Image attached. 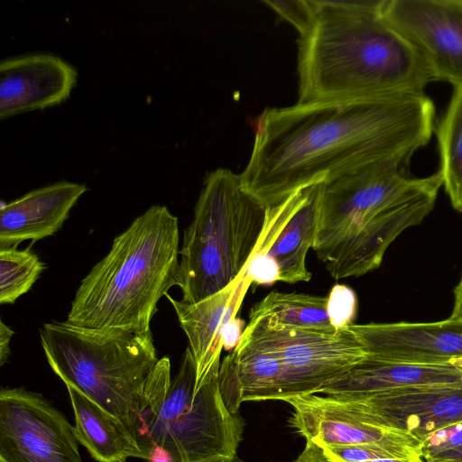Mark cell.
<instances>
[{
    "label": "cell",
    "mask_w": 462,
    "mask_h": 462,
    "mask_svg": "<svg viewBox=\"0 0 462 462\" xmlns=\"http://www.w3.org/2000/svg\"><path fill=\"white\" fill-rule=\"evenodd\" d=\"M435 115L425 94L267 107L255 120L242 186L269 209L299 189L365 168L405 169L430 140Z\"/></svg>",
    "instance_id": "6da1fadb"
},
{
    "label": "cell",
    "mask_w": 462,
    "mask_h": 462,
    "mask_svg": "<svg viewBox=\"0 0 462 462\" xmlns=\"http://www.w3.org/2000/svg\"><path fill=\"white\" fill-rule=\"evenodd\" d=\"M312 2V24L297 41L298 102L425 94L430 71L383 16L384 0Z\"/></svg>",
    "instance_id": "7a4b0ae2"
},
{
    "label": "cell",
    "mask_w": 462,
    "mask_h": 462,
    "mask_svg": "<svg viewBox=\"0 0 462 462\" xmlns=\"http://www.w3.org/2000/svg\"><path fill=\"white\" fill-rule=\"evenodd\" d=\"M442 178L379 164L322 183L312 249L335 280L378 268L389 245L433 209Z\"/></svg>",
    "instance_id": "3957f363"
},
{
    "label": "cell",
    "mask_w": 462,
    "mask_h": 462,
    "mask_svg": "<svg viewBox=\"0 0 462 462\" xmlns=\"http://www.w3.org/2000/svg\"><path fill=\"white\" fill-rule=\"evenodd\" d=\"M179 243L178 218L165 206L150 207L81 280L65 321L150 332L159 300L179 284Z\"/></svg>",
    "instance_id": "277c9868"
},
{
    "label": "cell",
    "mask_w": 462,
    "mask_h": 462,
    "mask_svg": "<svg viewBox=\"0 0 462 462\" xmlns=\"http://www.w3.org/2000/svg\"><path fill=\"white\" fill-rule=\"evenodd\" d=\"M220 360L197 382L194 356L188 346L176 375L168 356L158 360L145 384L136 427L137 442L146 459L160 447L172 462H235L244 422L222 398Z\"/></svg>",
    "instance_id": "5b68a950"
},
{
    "label": "cell",
    "mask_w": 462,
    "mask_h": 462,
    "mask_svg": "<svg viewBox=\"0 0 462 462\" xmlns=\"http://www.w3.org/2000/svg\"><path fill=\"white\" fill-rule=\"evenodd\" d=\"M40 339L51 368L65 385L119 420L137 441L145 384L159 360L152 331L139 334L55 321L42 325Z\"/></svg>",
    "instance_id": "8992f818"
},
{
    "label": "cell",
    "mask_w": 462,
    "mask_h": 462,
    "mask_svg": "<svg viewBox=\"0 0 462 462\" xmlns=\"http://www.w3.org/2000/svg\"><path fill=\"white\" fill-rule=\"evenodd\" d=\"M266 208L226 168L203 182L179 252L183 302L195 303L228 287L246 268L262 233Z\"/></svg>",
    "instance_id": "52a82bcc"
},
{
    "label": "cell",
    "mask_w": 462,
    "mask_h": 462,
    "mask_svg": "<svg viewBox=\"0 0 462 462\" xmlns=\"http://www.w3.org/2000/svg\"><path fill=\"white\" fill-rule=\"evenodd\" d=\"M244 331L279 358L284 402L317 394L366 355L348 327L328 333L282 327L259 318L250 319Z\"/></svg>",
    "instance_id": "ba28073f"
},
{
    "label": "cell",
    "mask_w": 462,
    "mask_h": 462,
    "mask_svg": "<svg viewBox=\"0 0 462 462\" xmlns=\"http://www.w3.org/2000/svg\"><path fill=\"white\" fill-rule=\"evenodd\" d=\"M321 185L299 189L280 206L266 210L262 233L244 271L252 284L311 279L306 257L315 241Z\"/></svg>",
    "instance_id": "9c48e42d"
},
{
    "label": "cell",
    "mask_w": 462,
    "mask_h": 462,
    "mask_svg": "<svg viewBox=\"0 0 462 462\" xmlns=\"http://www.w3.org/2000/svg\"><path fill=\"white\" fill-rule=\"evenodd\" d=\"M0 462H82L75 427L41 393L3 387Z\"/></svg>",
    "instance_id": "30bf717a"
},
{
    "label": "cell",
    "mask_w": 462,
    "mask_h": 462,
    "mask_svg": "<svg viewBox=\"0 0 462 462\" xmlns=\"http://www.w3.org/2000/svg\"><path fill=\"white\" fill-rule=\"evenodd\" d=\"M382 14L415 46L433 80L462 86V0H384Z\"/></svg>",
    "instance_id": "8fae6325"
},
{
    "label": "cell",
    "mask_w": 462,
    "mask_h": 462,
    "mask_svg": "<svg viewBox=\"0 0 462 462\" xmlns=\"http://www.w3.org/2000/svg\"><path fill=\"white\" fill-rule=\"evenodd\" d=\"M334 399L353 409L367 423L408 433L420 442L433 432L462 420V383L407 387Z\"/></svg>",
    "instance_id": "7c38bea8"
},
{
    "label": "cell",
    "mask_w": 462,
    "mask_h": 462,
    "mask_svg": "<svg viewBox=\"0 0 462 462\" xmlns=\"http://www.w3.org/2000/svg\"><path fill=\"white\" fill-rule=\"evenodd\" d=\"M366 354L420 364L462 357V320L369 323L348 327Z\"/></svg>",
    "instance_id": "4fadbf2b"
},
{
    "label": "cell",
    "mask_w": 462,
    "mask_h": 462,
    "mask_svg": "<svg viewBox=\"0 0 462 462\" xmlns=\"http://www.w3.org/2000/svg\"><path fill=\"white\" fill-rule=\"evenodd\" d=\"M77 70L52 53L36 52L0 62V118L44 109L66 100Z\"/></svg>",
    "instance_id": "5bb4252c"
},
{
    "label": "cell",
    "mask_w": 462,
    "mask_h": 462,
    "mask_svg": "<svg viewBox=\"0 0 462 462\" xmlns=\"http://www.w3.org/2000/svg\"><path fill=\"white\" fill-rule=\"evenodd\" d=\"M460 383L462 370L450 363H411L366 354L317 394L346 399L407 387Z\"/></svg>",
    "instance_id": "9a60e30c"
},
{
    "label": "cell",
    "mask_w": 462,
    "mask_h": 462,
    "mask_svg": "<svg viewBox=\"0 0 462 462\" xmlns=\"http://www.w3.org/2000/svg\"><path fill=\"white\" fill-rule=\"evenodd\" d=\"M251 282L243 273L239 279L221 291L195 303L176 300L165 295L172 305L197 367V382L202 381L223 349V331L236 318Z\"/></svg>",
    "instance_id": "2e32d148"
},
{
    "label": "cell",
    "mask_w": 462,
    "mask_h": 462,
    "mask_svg": "<svg viewBox=\"0 0 462 462\" xmlns=\"http://www.w3.org/2000/svg\"><path fill=\"white\" fill-rule=\"evenodd\" d=\"M88 188L66 180L33 189L1 207L0 249L33 242L58 232Z\"/></svg>",
    "instance_id": "e0dca14e"
},
{
    "label": "cell",
    "mask_w": 462,
    "mask_h": 462,
    "mask_svg": "<svg viewBox=\"0 0 462 462\" xmlns=\"http://www.w3.org/2000/svg\"><path fill=\"white\" fill-rule=\"evenodd\" d=\"M282 381L277 356L245 331L235 349L220 363L219 389L233 414H237L245 402L281 401Z\"/></svg>",
    "instance_id": "ac0fdd59"
},
{
    "label": "cell",
    "mask_w": 462,
    "mask_h": 462,
    "mask_svg": "<svg viewBox=\"0 0 462 462\" xmlns=\"http://www.w3.org/2000/svg\"><path fill=\"white\" fill-rule=\"evenodd\" d=\"M75 416L79 442L97 462L146 460L135 439L125 426L79 390L67 386Z\"/></svg>",
    "instance_id": "d6986e66"
},
{
    "label": "cell",
    "mask_w": 462,
    "mask_h": 462,
    "mask_svg": "<svg viewBox=\"0 0 462 462\" xmlns=\"http://www.w3.org/2000/svg\"><path fill=\"white\" fill-rule=\"evenodd\" d=\"M327 305V297L272 291L253 306L249 319L266 318L282 327L334 333L338 329L330 322Z\"/></svg>",
    "instance_id": "ffe728a7"
},
{
    "label": "cell",
    "mask_w": 462,
    "mask_h": 462,
    "mask_svg": "<svg viewBox=\"0 0 462 462\" xmlns=\"http://www.w3.org/2000/svg\"><path fill=\"white\" fill-rule=\"evenodd\" d=\"M436 134L442 186L452 207L462 211V86L454 87Z\"/></svg>",
    "instance_id": "44dd1931"
},
{
    "label": "cell",
    "mask_w": 462,
    "mask_h": 462,
    "mask_svg": "<svg viewBox=\"0 0 462 462\" xmlns=\"http://www.w3.org/2000/svg\"><path fill=\"white\" fill-rule=\"evenodd\" d=\"M45 265L29 247L0 249V303L14 304L28 292Z\"/></svg>",
    "instance_id": "7402d4cb"
},
{
    "label": "cell",
    "mask_w": 462,
    "mask_h": 462,
    "mask_svg": "<svg viewBox=\"0 0 462 462\" xmlns=\"http://www.w3.org/2000/svg\"><path fill=\"white\" fill-rule=\"evenodd\" d=\"M421 442L413 436L399 432L370 443L321 448L332 462H368L384 458L421 456ZM320 448V447H319Z\"/></svg>",
    "instance_id": "603a6c76"
},
{
    "label": "cell",
    "mask_w": 462,
    "mask_h": 462,
    "mask_svg": "<svg viewBox=\"0 0 462 462\" xmlns=\"http://www.w3.org/2000/svg\"><path fill=\"white\" fill-rule=\"evenodd\" d=\"M328 298V314L336 329L346 328L354 324L356 315L357 299L355 291L343 284H336Z\"/></svg>",
    "instance_id": "cb8c5ba5"
},
{
    "label": "cell",
    "mask_w": 462,
    "mask_h": 462,
    "mask_svg": "<svg viewBox=\"0 0 462 462\" xmlns=\"http://www.w3.org/2000/svg\"><path fill=\"white\" fill-rule=\"evenodd\" d=\"M263 3L293 25L300 35L304 34L312 24L315 14L312 0H264Z\"/></svg>",
    "instance_id": "d4e9b609"
},
{
    "label": "cell",
    "mask_w": 462,
    "mask_h": 462,
    "mask_svg": "<svg viewBox=\"0 0 462 462\" xmlns=\"http://www.w3.org/2000/svg\"><path fill=\"white\" fill-rule=\"evenodd\" d=\"M462 446V420L433 432L420 446L421 456L427 460L443 451Z\"/></svg>",
    "instance_id": "484cf974"
},
{
    "label": "cell",
    "mask_w": 462,
    "mask_h": 462,
    "mask_svg": "<svg viewBox=\"0 0 462 462\" xmlns=\"http://www.w3.org/2000/svg\"><path fill=\"white\" fill-rule=\"evenodd\" d=\"M245 321L235 318L230 320L223 331V348L226 351H232L237 346L245 328Z\"/></svg>",
    "instance_id": "4316f807"
},
{
    "label": "cell",
    "mask_w": 462,
    "mask_h": 462,
    "mask_svg": "<svg viewBox=\"0 0 462 462\" xmlns=\"http://www.w3.org/2000/svg\"><path fill=\"white\" fill-rule=\"evenodd\" d=\"M293 462H332L321 448L307 441L304 449Z\"/></svg>",
    "instance_id": "83f0119b"
},
{
    "label": "cell",
    "mask_w": 462,
    "mask_h": 462,
    "mask_svg": "<svg viewBox=\"0 0 462 462\" xmlns=\"http://www.w3.org/2000/svg\"><path fill=\"white\" fill-rule=\"evenodd\" d=\"M14 334V331L10 327L5 325L4 321L0 320V365H4L7 362L11 350L10 340Z\"/></svg>",
    "instance_id": "f1b7e54d"
},
{
    "label": "cell",
    "mask_w": 462,
    "mask_h": 462,
    "mask_svg": "<svg viewBox=\"0 0 462 462\" xmlns=\"http://www.w3.org/2000/svg\"><path fill=\"white\" fill-rule=\"evenodd\" d=\"M450 318L462 320V274L454 289V305Z\"/></svg>",
    "instance_id": "f546056e"
},
{
    "label": "cell",
    "mask_w": 462,
    "mask_h": 462,
    "mask_svg": "<svg viewBox=\"0 0 462 462\" xmlns=\"http://www.w3.org/2000/svg\"><path fill=\"white\" fill-rule=\"evenodd\" d=\"M147 462H172L169 453L160 447H152L148 452Z\"/></svg>",
    "instance_id": "4dcf8cb0"
},
{
    "label": "cell",
    "mask_w": 462,
    "mask_h": 462,
    "mask_svg": "<svg viewBox=\"0 0 462 462\" xmlns=\"http://www.w3.org/2000/svg\"><path fill=\"white\" fill-rule=\"evenodd\" d=\"M430 459H446L455 462H462V446L443 451Z\"/></svg>",
    "instance_id": "1f68e13d"
},
{
    "label": "cell",
    "mask_w": 462,
    "mask_h": 462,
    "mask_svg": "<svg viewBox=\"0 0 462 462\" xmlns=\"http://www.w3.org/2000/svg\"><path fill=\"white\" fill-rule=\"evenodd\" d=\"M368 462H426L425 459L420 455L411 456L404 458H384V459H377L372 460Z\"/></svg>",
    "instance_id": "d6a6232c"
},
{
    "label": "cell",
    "mask_w": 462,
    "mask_h": 462,
    "mask_svg": "<svg viewBox=\"0 0 462 462\" xmlns=\"http://www.w3.org/2000/svg\"><path fill=\"white\" fill-rule=\"evenodd\" d=\"M449 363L462 370V357L452 359Z\"/></svg>",
    "instance_id": "836d02e7"
},
{
    "label": "cell",
    "mask_w": 462,
    "mask_h": 462,
    "mask_svg": "<svg viewBox=\"0 0 462 462\" xmlns=\"http://www.w3.org/2000/svg\"><path fill=\"white\" fill-rule=\"evenodd\" d=\"M425 461L426 462H455V461L446 460V459H428Z\"/></svg>",
    "instance_id": "e575fe53"
}]
</instances>
